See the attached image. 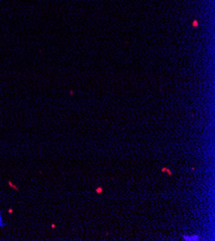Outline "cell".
<instances>
[{"instance_id":"cell-1","label":"cell","mask_w":215,"mask_h":241,"mask_svg":"<svg viewBox=\"0 0 215 241\" xmlns=\"http://www.w3.org/2000/svg\"><path fill=\"white\" fill-rule=\"evenodd\" d=\"M200 235L198 234H183L182 235V240H185V241H198L200 240Z\"/></svg>"},{"instance_id":"cell-2","label":"cell","mask_w":215,"mask_h":241,"mask_svg":"<svg viewBox=\"0 0 215 241\" xmlns=\"http://www.w3.org/2000/svg\"><path fill=\"white\" fill-rule=\"evenodd\" d=\"M4 226H5V222H4V220H3L1 210H0V228H3Z\"/></svg>"}]
</instances>
